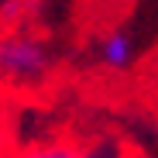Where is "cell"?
<instances>
[{"mask_svg":"<svg viewBox=\"0 0 158 158\" xmlns=\"http://www.w3.org/2000/svg\"><path fill=\"white\" fill-rule=\"evenodd\" d=\"M48 45L38 35L14 31L0 38V83L7 86H35L48 76Z\"/></svg>","mask_w":158,"mask_h":158,"instance_id":"1","label":"cell"},{"mask_svg":"<svg viewBox=\"0 0 158 158\" xmlns=\"http://www.w3.org/2000/svg\"><path fill=\"white\" fill-rule=\"evenodd\" d=\"M96 55H100V62L107 65V69H117V72H120V69H127L131 62H134V55H138V41L131 38L127 31L114 28V31L103 35Z\"/></svg>","mask_w":158,"mask_h":158,"instance_id":"2","label":"cell"},{"mask_svg":"<svg viewBox=\"0 0 158 158\" xmlns=\"http://www.w3.org/2000/svg\"><path fill=\"white\" fill-rule=\"evenodd\" d=\"M79 148L65 144V141H48V144H35L24 151V158H76Z\"/></svg>","mask_w":158,"mask_h":158,"instance_id":"3","label":"cell"},{"mask_svg":"<svg viewBox=\"0 0 158 158\" xmlns=\"http://www.w3.org/2000/svg\"><path fill=\"white\" fill-rule=\"evenodd\" d=\"M124 148L117 141H96V144H86V148H79L76 158H120Z\"/></svg>","mask_w":158,"mask_h":158,"instance_id":"4","label":"cell"},{"mask_svg":"<svg viewBox=\"0 0 158 158\" xmlns=\"http://www.w3.org/2000/svg\"><path fill=\"white\" fill-rule=\"evenodd\" d=\"M120 158H151V155H144V151H124Z\"/></svg>","mask_w":158,"mask_h":158,"instance_id":"5","label":"cell"},{"mask_svg":"<svg viewBox=\"0 0 158 158\" xmlns=\"http://www.w3.org/2000/svg\"><path fill=\"white\" fill-rule=\"evenodd\" d=\"M7 158H24V151H21V155H7Z\"/></svg>","mask_w":158,"mask_h":158,"instance_id":"6","label":"cell"},{"mask_svg":"<svg viewBox=\"0 0 158 158\" xmlns=\"http://www.w3.org/2000/svg\"><path fill=\"white\" fill-rule=\"evenodd\" d=\"M28 4H38V0H28Z\"/></svg>","mask_w":158,"mask_h":158,"instance_id":"7","label":"cell"}]
</instances>
